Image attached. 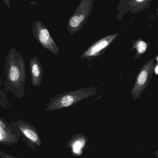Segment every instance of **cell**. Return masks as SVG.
Here are the masks:
<instances>
[{
  "mask_svg": "<svg viewBox=\"0 0 158 158\" xmlns=\"http://www.w3.org/2000/svg\"><path fill=\"white\" fill-rule=\"evenodd\" d=\"M29 71L32 84L34 87L41 85L43 76V68L41 62L36 56L29 59Z\"/></svg>",
  "mask_w": 158,
  "mask_h": 158,
  "instance_id": "obj_8",
  "label": "cell"
},
{
  "mask_svg": "<svg viewBox=\"0 0 158 158\" xmlns=\"http://www.w3.org/2000/svg\"><path fill=\"white\" fill-rule=\"evenodd\" d=\"M4 136H6L5 135H4L1 132H0V140H3L4 138H5L4 137Z\"/></svg>",
  "mask_w": 158,
  "mask_h": 158,
  "instance_id": "obj_17",
  "label": "cell"
},
{
  "mask_svg": "<svg viewBox=\"0 0 158 158\" xmlns=\"http://www.w3.org/2000/svg\"><path fill=\"white\" fill-rule=\"evenodd\" d=\"M33 37L44 49L55 55H58L59 49L55 42L49 30L41 21H36L32 26Z\"/></svg>",
  "mask_w": 158,
  "mask_h": 158,
  "instance_id": "obj_5",
  "label": "cell"
},
{
  "mask_svg": "<svg viewBox=\"0 0 158 158\" xmlns=\"http://www.w3.org/2000/svg\"><path fill=\"white\" fill-rule=\"evenodd\" d=\"M153 71H154V73H155L156 76H157L158 74V66L157 62L155 66H154Z\"/></svg>",
  "mask_w": 158,
  "mask_h": 158,
  "instance_id": "obj_15",
  "label": "cell"
},
{
  "mask_svg": "<svg viewBox=\"0 0 158 158\" xmlns=\"http://www.w3.org/2000/svg\"><path fill=\"white\" fill-rule=\"evenodd\" d=\"M156 57L149 59L139 70L134 85L131 91V95L134 100H136L141 97L150 83L154 74L153 69L156 64Z\"/></svg>",
  "mask_w": 158,
  "mask_h": 158,
  "instance_id": "obj_4",
  "label": "cell"
},
{
  "mask_svg": "<svg viewBox=\"0 0 158 158\" xmlns=\"http://www.w3.org/2000/svg\"><path fill=\"white\" fill-rule=\"evenodd\" d=\"M0 156L2 157V158H16L11 156H9V155H6V154L1 152V151H0Z\"/></svg>",
  "mask_w": 158,
  "mask_h": 158,
  "instance_id": "obj_14",
  "label": "cell"
},
{
  "mask_svg": "<svg viewBox=\"0 0 158 158\" xmlns=\"http://www.w3.org/2000/svg\"><path fill=\"white\" fill-rule=\"evenodd\" d=\"M81 148V143L80 142H77L75 143L73 146V150L75 153H78Z\"/></svg>",
  "mask_w": 158,
  "mask_h": 158,
  "instance_id": "obj_13",
  "label": "cell"
},
{
  "mask_svg": "<svg viewBox=\"0 0 158 158\" xmlns=\"http://www.w3.org/2000/svg\"><path fill=\"white\" fill-rule=\"evenodd\" d=\"M1 83H2V81H1V79L0 78V97H1L6 102L8 103V104H10L9 100H8V98H7V96H6V95L4 91H3L1 88Z\"/></svg>",
  "mask_w": 158,
  "mask_h": 158,
  "instance_id": "obj_12",
  "label": "cell"
},
{
  "mask_svg": "<svg viewBox=\"0 0 158 158\" xmlns=\"http://www.w3.org/2000/svg\"><path fill=\"white\" fill-rule=\"evenodd\" d=\"M97 89V87L95 86L83 87L56 95L50 98L44 111L47 112L59 110L74 106L82 100L96 95Z\"/></svg>",
  "mask_w": 158,
  "mask_h": 158,
  "instance_id": "obj_2",
  "label": "cell"
},
{
  "mask_svg": "<svg viewBox=\"0 0 158 158\" xmlns=\"http://www.w3.org/2000/svg\"><path fill=\"white\" fill-rule=\"evenodd\" d=\"M119 33H113L105 36L90 45L80 56L81 60L90 61L103 55L111 44L116 40Z\"/></svg>",
  "mask_w": 158,
  "mask_h": 158,
  "instance_id": "obj_6",
  "label": "cell"
},
{
  "mask_svg": "<svg viewBox=\"0 0 158 158\" xmlns=\"http://www.w3.org/2000/svg\"><path fill=\"white\" fill-rule=\"evenodd\" d=\"M12 125L13 127H16L30 141L36 144L37 145H41L40 137L34 126L20 119L14 122Z\"/></svg>",
  "mask_w": 158,
  "mask_h": 158,
  "instance_id": "obj_9",
  "label": "cell"
},
{
  "mask_svg": "<svg viewBox=\"0 0 158 158\" xmlns=\"http://www.w3.org/2000/svg\"><path fill=\"white\" fill-rule=\"evenodd\" d=\"M151 44V43L145 41L141 38L135 40L130 50V51H136V54L134 56L135 59L136 60L142 57L148 51Z\"/></svg>",
  "mask_w": 158,
  "mask_h": 158,
  "instance_id": "obj_10",
  "label": "cell"
},
{
  "mask_svg": "<svg viewBox=\"0 0 158 158\" xmlns=\"http://www.w3.org/2000/svg\"><path fill=\"white\" fill-rule=\"evenodd\" d=\"M3 67L5 91L12 93L16 98H22L27 77L26 64L24 57L15 48H10L6 54Z\"/></svg>",
  "mask_w": 158,
  "mask_h": 158,
  "instance_id": "obj_1",
  "label": "cell"
},
{
  "mask_svg": "<svg viewBox=\"0 0 158 158\" xmlns=\"http://www.w3.org/2000/svg\"><path fill=\"white\" fill-rule=\"evenodd\" d=\"M5 4L7 6V7L8 8H10V1L9 0H3Z\"/></svg>",
  "mask_w": 158,
  "mask_h": 158,
  "instance_id": "obj_16",
  "label": "cell"
},
{
  "mask_svg": "<svg viewBox=\"0 0 158 158\" xmlns=\"http://www.w3.org/2000/svg\"><path fill=\"white\" fill-rule=\"evenodd\" d=\"M152 0H121L117 5L119 13L118 20H121L123 15L128 12L133 15L138 14L148 8Z\"/></svg>",
  "mask_w": 158,
  "mask_h": 158,
  "instance_id": "obj_7",
  "label": "cell"
},
{
  "mask_svg": "<svg viewBox=\"0 0 158 158\" xmlns=\"http://www.w3.org/2000/svg\"><path fill=\"white\" fill-rule=\"evenodd\" d=\"M0 107L3 109H6L12 108L11 105L6 102L1 97H0Z\"/></svg>",
  "mask_w": 158,
  "mask_h": 158,
  "instance_id": "obj_11",
  "label": "cell"
},
{
  "mask_svg": "<svg viewBox=\"0 0 158 158\" xmlns=\"http://www.w3.org/2000/svg\"><path fill=\"white\" fill-rule=\"evenodd\" d=\"M94 0H81L74 13L69 18L67 28L70 36L82 29L92 12Z\"/></svg>",
  "mask_w": 158,
  "mask_h": 158,
  "instance_id": "obj_3",
  "label": "cell"
}]
</instances>
